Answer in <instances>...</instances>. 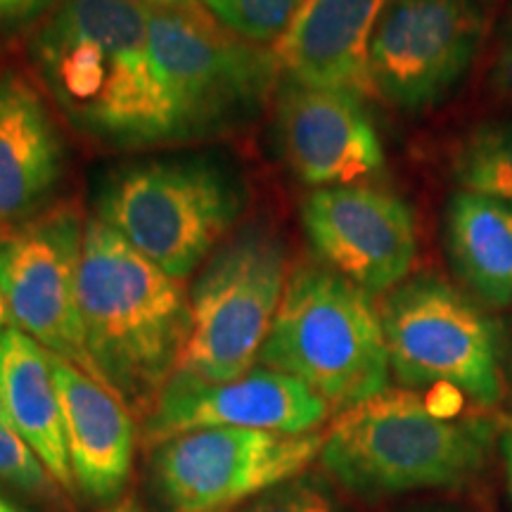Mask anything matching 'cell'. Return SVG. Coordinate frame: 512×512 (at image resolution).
Wrapping results in <instances>:
<instances>
[{"label":"cell","instance_id":"cell-1","mask_svg":"<svg viewBox=\"0 0 512 512\" xmlns=\"http://www.w3.org/2000/svg\"><path fill=\"white\" fill-rule=\"evenodd\" d=\"M29 60L83 136L119 150L188 140L152 57L147 12L119 0H57L31 29Z\"/></svg>","mask_w":512,"mask_h":512},{"label":"cell","instance_id":"cell-2","mask_svg":"<svg viewBox=\"0 0 512 512\" xmlns=\"http://www.w3.org/2000/svg\"><path fill=\"white\" fill-rule=\"evenodd\" d=\"M76 290L86 349L102 384L131 413L150 415L190 335V297L181 280L91 216Z\"/></svg>","mask_w":512,"mask_h":512},{"label":"cell","instance_id":"cell-3","mask_svg":"<svg viewBox=\"0 0 512 512\" xmlns=\"http://www.w3.org/2000/svg\"><path fill=\"white\" fill-rule=\"evenodd\" d=\"M484 420H451L413 392H384L342 411L323 434L320 463L363 496L460 486L482 472Z\"/></svg>","mask_w":512,"mask_h":512},{"label":"cell","instance_id":"cell-4","mask_svg":"<svg viewBox=\"0 0 512 512\" xmlns=\"http://www.w3.org/2000/svg\"><path fill=\"white\" fill-rule=\"evenodd\" d=\"M259 361L304 382L339 413L389 389L392 370L370 294L311 261L287 275Z\"/></svg>","mask_w":512,"mask_h":512},{"label":"cell","instance_id":"cell-5","mask_svg":"<svg viewBox=\"0 0 512 512\" xmlns=\"http://www.w3.org/2000/svg\"><path fill=\"white\" fill-rule=\"evenodd\" d=\"M242 207L240 183L207 159L121 166L95 195V216L176 280L219 249Z\"/></svg>","mask_w":512,"mask_h":512},{"label":"cell","instance_id":"cell-6","mask_svg":"<svg viewBox=\"0 0 512 512\" xmlns=\"http://www.w3.org/2000/svg\"><path fill=\"white\" fill-rule=\"evenodd\" d=\"M389 366L406 387L446 384L475 406L494 408L505 394L496 323L439 275L406 278L380 304Z\"/></svg>","mask_w":512,"mask_h":512},{"label":"cell","instance_id":"cell-7","mask_svg":"<svg viewBox=\"0 0 512 512\" xmlns=\"http://www.w3.org/2000/svg\"><path fill=\"white\" fill-rule=\"evenodd\" d=\"M287 283L285 245L249 226L223 242L190 292V335L176 373L228 382L256 368Z\"/></svg>","mask_w":512,"mask_h":512},{"label":"cell","instance_id":"cell-8","mask_svg":"<svg viewBox=\"0 0 512 512\" xmlns=\"http://www.w3.org/2000/svg\"><path fill=\"white\" fill-rule=\"evenodd\" d=\"M150 48L185 136H209L254 117L278 83L273 50L247 41L204 3L147 12Z\"/></svg>","mask_w":512,"mask_h":512},{"label":"cell","instance_id":"cell-9","mask_svg":"<svg viewBox=\"0 0 512 512\" xmlns=\"http://www.w3.org/2000/svg\"><path fill=\"white\" fill-rule=\"evenodd\" d=\"M83 226L79 209L57 204L0 230V292L17 330L102 384L86 349L76 290Z\"/></svg>","mask_w":512,"mask_h":512},{"label":"cell","instance_id":"cell-10","mask_svg":"<svg viewBox=\"0 0 512 512\" xmlns=\"http://www.w3.org/2000/svg\"><path fill=\"white\" fill-rule=\"evenodd\" d=\"M323 434L214 427L164 439L152 456L155 482L174 512H214L290 482L320 456Z\"/></svg>","mask_w":512,"mask_h":512},{"label":"cell","instance_id":"cell-11","mask_svg":"<svg viewBox=\"0 0 512 512\" xmlns=\"http://www.w3.org/2000/svg\"><path fill=\"white\" fill-rule=\"evenodd\" d=\"M494 0H389L370 41V86L420 112L463 79L482 48Z\"/></svg>","mask_w":512,"mask_h":512},{"label":"cell","instance_id":"cell-12","mask_svg":"<svg viewBox=\"0 0 512 512\" xmlns=\"http://www.w3.org/2000/svg\"><path fill=\"white\" fill-rule=\"evenodd\" d=\"M320 264L370 294H387L411 273L418 233L408 204L368 185L316 188L302 204Z\"/></svg>","mask_w":512,"mask_h":512},{"label":"cell","instance_id":"cell-13","mask_svg":"<svg viewBox=\"0 0 512 512\" xmlns=\"http://www.w3.org/2000/svg\"><path fill=\"white\" fill-rule=\"evenodd\" d=\"M332 408L313 389L266 366L228 382H207L174 373L147 415V439L164 441L178 434L214 427L309 434L328 420Z\"/></svg>","mask_w":512,"mask_h":512},{"label":"cell","instance_id":"cell-14","mask_svg":"<svg viewBox=\"0 0 512 512\" xmlns=\"http://www.w3.org/2000/svg\"><path fill=\"white\" fill-rule=\"evenodd\" d=\"M275 126L285 162L313 188L356 185L384 166L380 136L356 93L287 81Z\"/></svg>","mask_w":512,"mask_h":512},{"label":"cell","instance_id":"cell-15","mask_svg":"<svg viewBox=\"0 0 512 512\" xmlns=\"http://www.w3.org/2000/svg\"><path fill=\"white\" fill-rule=\"evenodd\" d=\"M389 0H304L273 43L278 72L292 83L356 95L370 86V41Z\"/></svg>","mask_w":512,"mask_h":512},{"label":"cell","instance_id":"cell-16","mask_svg":"<svg viewBox=\"0 0 512 512\" xmlns=\"http://www.w3.org/2000/svg\"><path fill=\"white\" fill-rule=\"evenodd\" d=\"M64 171V143L36 83L0 74V230L41 214Z\"/></svg>","mask_w":512,"mask_h":512},{"label":"cell","instance_id":"cell-17","mask_svg":"<svg viewBox=\"0 0 512 512\" xmlns=\"http://www.w3.org/2000/svg\"><path fill=\"white\" fill-rule=\"evenodd\" d=\"M74 482L93 501L117 496L131 472L136 427L128 406L81 368L53 356Z\"/></svg>","mask_w":512,"mask_h":512},{"label":"cell","instance_id":"cell-18","mask_svg":"<svg viewBox=\"0 0 512 512\" xmlns=\"http://www.w3.org/2000/svg\"><path fill=\"white\" fill-rule=\"evenodd\" d=\"M0 411L34 448L48 475L64 489H72L74 472L53 354L15 325L0 335Z\"/></svg>","mask_w":512,"mask_h":512},{"label":"cell","instance_id":"cell-19","mask_svg":"<svg viewBox=\"0 0 512 512\" xmlns=\"http://www.w3.org/2000/svg\"><path fill=\"white\" fill-rule=\"evenodd\" d=\"M446 245L460 278L486 304H512V204L456 192L446 211Z\"/></svg>","mask_w":512,"mask_h":512},{"label":"cell","instance_id":"cell-20","mask_svg":"<svg viewBox=\"0 0 512 512\" xmlns=\"http://www.w3.org/2000/svg\"><path fill=\"white\" fill-rule=\"evenodd\" d=\"M453 174L465 192L512 204V121H491L460 140Z\"/></svg>","mask_w":512,"mask_h":512},{"label":"cell","instance_id":"cell-21","mask_svg":"<svg viewBox=\"0 0 512 512\" xmlns=\"http://www.w3.org/2000/svg\"><path fill=\"white\" fill-rule=\"evenodd\" d=\"M216 19L252 43H275L304 0H202Z\"/></svg>","mask_w":512,"mask_h":512},{"label":"cell","instance_id":"cell-22","mask_svg":"<svg viewBox=\"0 0 512 512\" xmlns=\"http://www.w3.org/2000/svg\"><path fill=\"white\" fill-rule=\"evenodd\" d=\"M48 470L36 456L34 448L19 437L0 411V479L17 489L41 491L48 486Z\"/></svg>","mask_w":512,"mask_h":512},{"label":"cell","instance_id":"cell-23","mask_svg":"<svg viewBox=\"0 0 512 512\" xmlns=\"http://www.w3.org/2000/svg\"><path fill=\"white\" fill-rule=\"evenodd\" d=\"M235 512H337V508L320 486L306 479H290L249 498Z\"/></svg>","mask_w":512,"mask_h":512},{"label":"cell","instance_id":"cell-24","mask_svg":"<svg viewBox=\"0 0 512 512\" xmlns=\"http://www.w3.org/2000/svg\"><path fill=\"white\" fill-rule=\"evenodd\" d=\"M489 88L496 98L512 102V10L505 17L501 36H498L494 62L489 72Z\"/></svg>","mask_w":512,"mask_h":512},{"label":"cell","instance_id":"cell-25","mask_svg":"<svg viewBox=\"0 0 512 512\" xmlns=\"http://www.w3.org/2000/svg\"><path fill=\"white\" fill-rule=\"evenodd\" d=\"M57 0H0V34L36 27Z\"/></svg>","mask_w":512,"mask_h":512},{"label":"cell","instance_id":"cell-26","mask_svg":"<svg viewBox=\"0 0 512 512\" xmlns=\"http://www.w3.org/2000/svg\"><path fill=\"white\" fill-rule=\"evenodd\" d=\"M119 3L133 5V8L143 12H157V10H171V8H183V5L200 3V0H119Z\"/></svg>","mask_w":512,"mask_h":512},{"label":"cell","instance_id":"cell-27","mask_svg":"<svg viewBox=\"0 0 512 512\" xmlns=\"http://www.w3.org/2000/svg\"><path fill=\"white\" fill-rule=\"evenodd\" d=\"M501 453H503L505 477H508V489H510V498H512V422L503 430V437H501Z\"/></svg>","mask_w":512,"mask_h":512},{"label":"cell","instance_id":"cell-28","mask_svg":"<svg viewBox=\"0 0 512 512\" xmlns=\"http://www.w3.org/2000/svg\"><path fill=\"white\" fill-rule=\"evenodd\" d=\"M10 311H8V304H5V297L3 292H0V335H3L5 330L10 328Z\"/></svg>","mask_w":512,"mask_h":512},{"label":"cell","instance_id":"cell-29","mask_svg":"<svg viewBox=\"0 0 512 512\" xmlns=\"http://www.w3.org/2000/svg\"><path fill=\"white\" fill-rule=\"evenodd\" d=\"M110 512H140V510L133 503H121V505H117V508L110 510Z\"/></svg>","mask_w":512,"mask_h":512},{"label":"cell","instance_id":"cell-30","mask_svg":"<svg viewBox=\"0 0 512 512\" xmlns=\"http://www.w3.org/2000/svg\"><path fill=\"white\" fill-rule=\"evenodd\" d=\"M0 512H19V510H15L10 503H5L3 498H0Z\"/></svg>","mask_w":512,"mask_h":512}]
</instances>
